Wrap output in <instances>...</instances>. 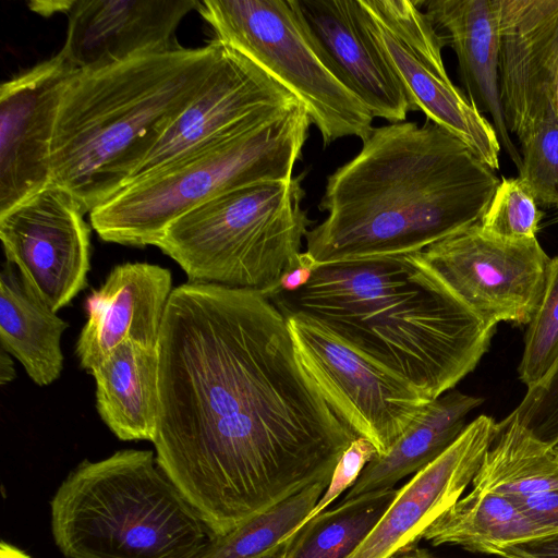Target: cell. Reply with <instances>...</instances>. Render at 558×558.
<instances>
[{"label": "cell", "instance_id": "6da1fadb", "mask_svg": "<svg viewBox=\"0 0 558 558\" xmlns=\"http://www.w3.org/2000/svg\"><path fill=\"white\" fill-rule=\"evenodd\" d=\"M157 352L156 460L214 537L330 478L357 437L260 292L174 288Z\"/></svg>", "mask_w": 558, "mask_h": 558}, {"label": "cell", "instance_id": "7a4b0ae2", "mask_svg": "<svg viewBox=\"0 0 558 558\" xmlns=\"http://www.w3.org/2000/svg\"><path fill=\"white\" fill-rule=\"evenodd\" d=\"M500 180L457 136L427 120L374 128L327 178L326 219L307 231L317 265L417 253L481 221Z\"/></svg>", "mask_w": 558, "mask_h": 558}, {"label": "cell", "instance_id": "3957f363", "mask_svg": "<svg viewBox=\"0 0 558 558\" xmlns=\"http://www.w3.org/2000/svg\"><path fill=\"white\" fill-rule=\"evenodd\" d=\"M268 299L283 316L316 320L429 401L475 368L495 331L422 252L320 264L303 288Z\"/></svg>", "mask_w": 558, "mask_h": 558}, {"label": "cell", "instance_id": "277c9868", "mask_svg": "<svg viewBox=\"0 0 558 558\" xmlns=\"http://www.w3.org/2000/svg\"><path fill=\"white\" fill-rule=\"evenodd\" d=\"M223 50L151 51L78 70L63 92L51 149V182L85 214L121 190L157 133L199 92Z\"/></svg>", "mask_w": 558, "mask_h": 558}, {"label": "cell", "instance_id": "5b68a950", "mask_svg": "<svg viewBox=\"0 0 558 558\" xmlns=\"http://www.w3.org/2000/svg\"><path fill=\"white\" fill-rule=\"evenodd\" d=\"M50 506L66 558H197L214 537L150 450L84 460Z\"/></svg>", "mask_w": 558, "mask_h": 558}, {"label": "cell", "instance_id": "8992f818", "mask_svg": "<svg viewBox=\"0 0 558 558\" xmlns=\"http://www.w3.org/2000/svg\"><path fill=\"white\" fill-rule=\"evenodd\" d=\"M312 124L299 102L238 135L123 186L90 213L106 242L157 246L168 226L227 192L289 181Z\"/></svg>", "mask_w": 558, "mask_h": 558}, {"label": "cell", "instance_id": "52a82bcc", "mask_svg": "<svg viewBox=\"0 0 558 558\" xmlns=\"http://www.w3.org/2000/svg\"><path fill=\"white\" fill-rule=\"evenodd\" d=\"M303 197L302 175L227 192L171 222L157 247L192 282L268 298L300 259L311 223Z\"/></svg>", "mask_w": 558, "mask_h": 558}, {"label": "cell", "instance_id": "ba28073f", "mask_svg": "<svg viewBox=\"0 0 558 558\" xmlns=\"http://www.w3.org/2000/svg\"><path fill=\"white\" fill-rule=\"evenodd\" d=\"M197 12L216 39L236 49L306 108L324 146L347 136L363 142L374 117L337 77L290 0H205Z\"/></svg>", "mask_w": 558, "mask_h": 558}, {"label": "cell", "instance_id": "9c48e42d", "mask_svg": "<svg viewBox=\"0 0 558 558\" xmlns=\"http://www.w3.org/2000/svg\"><path fill=\"white\" fill-rule=\"evenodd\" d=\"M284 317L298 359L329 407L377 456L387 453L430 401L316 320Z\"/></svg>", "mask_w": 558, "mask_h": 558}, {"label": "cell", "instance_id": "30bf717a", "mask_svg": "<svg viewBox=\"0 0 558 558\" xmlns=\"http://www.w3.org/2000/svg\"><path fill=\"white\" fill-rule=\"evenodd\" d=\"M366 23L408 90L416 111L444 128L493 170L499 169L496 130L449 78L445 41L418 0H360Z\"/></svg>", "mask_w": 558, "mask_h": 558}, {"label": "cell", "instance_id": "8fae6325", "mask_svg": "<svg viewBox=\"0 0 558 558\" xmlns=\"http://www.w3.org/2000/svg\"><path fill=\"white\" fill-rule=\"evenodd\" d=\"M299 102L254 61L223 44L199 92L157 133L124 186L216 146Z\"/></svg>", "mask_w": 558, "mask_h": 558}, {"label": "cell", "instance_id": "7c38bea8", "mask_svg": "<svg viewBox=\"0 0 558 558\" xmlns=\"http://www.w3.org/2000/svg\"><path fill=\"white\" fill-rule=\"evenodd\" d=\"M430 268L486 325H525L537 312L550 259L536 240H508L480 222L422 251Z\"/></svg>", "mask_w": 558, "mask_h": 558}, {"label": "cell", "instance_id": "4fadbf2b", "mask_svg": "<svg viewBox=\"0 0 558 558\" xmlns=\"http://www.w3.org/2000/svg\"><path fill=\"white\" fill-rule=\"evenodd\" d=\"M78 202L48 183L0 214V239L7 262L53 312L87 286L90 230Z\"/></svg>", "mask_w": 558, "mask_h": 558}, {"label": "cell", "instance_id": "5bb4252c", "mask_svg": "<svg viewBox=\"0 0 558 558\" xmlns=\"http://www.w3.org/2000/svg\"><path fill=\"white\" fill-rule=\"evenodd\" d=\"M78 70L59 51L0 87V214L51 182L60 101Z\"/></svg>", "mask_w": 558, "mask_h": 558}, {"label": "cell", "instance_id": "9a60e30c", "mask_svg": "<svg viewBox=\"0 0 558 558\" xmlns=\"http://www.w3.org/2000/svg\"><path fill=\"white\" fill-rule=\"evenodd\" d=\"M499 89L520 143L556 116L558 0H498Z\"/></svg>", "mask_w": 558, "mask_h": 558}, {"label": "cell", "instance_id": "2e32d148", "mask_svg": "<svg viewBox=\"0 0 558 558\" xmlns=\"http://www.w3.org/2000/svg\"><path fill=\"white\" fill-rule=\"evenodd\" d=\"M498 423L481 415L439 457L401 488L376 526L349 558H391L417 546L427 527L472 484Z\"/></svg>", "mask_w": 558, "mask_h": 558}, {"label": "cell", "instance_id": "e0dca14e", "mask_svg": "<svg viewBox=\"0 0 558 558\" xmlns=\"http://www.w3.org/2000/svg\"><path fill=\"white\" fill-rule=\"evenodd\" d=\"M340 82L374 118L403 122L416 108L372 34L360 0H290Z\"/></svg>", "mask_w": 558, "mask_h": 558}, {"label": "cell", "instance_id": "ac0fdd59", "mask_svg": "<svg viewBox=\"0 0 558 558\" xmlns=\"http://www.w3.org/2000/svg\"><path fill=\"white\" fill-rule=\"evenodd\" d=\"M197 0H71L62 54L95 70L177 45L181 21Z\"/></svg>", "mask_w": 558, "mask_h": 558}, {"label": "cell", "instance_id": "d6986e66", "mask_svg": "<svg viewBox=\"0 0 558 558\" xmlns=\"http://www.w3.org/2000/svg\"><path fill=\"white\" fill-rule=\"evenodd\" d=\"M171 293L167 268L142 262L116 266L86 298L87 318L75 344L81 367L89 373L126 340L157 348Z\"/></svg>", "mask_w": 558, "mask_h": 558}, {"label": "cell", "instance_id": "ffe728a7", "mask_svg": "<svg viewBox=\"0 0 558 558\" xmlns=\"http://www.w3.org/2000/svg\"><path fill=\"white\" fill-rule=\"evenodd\" d=\"M420 2L454 50L470 101L490 114L500 146L519 170L522 157L508 131L499 89L498 0Z\"/></svg>", "mask_w": 558, "mask_h": 558}, {"label": "cell", "instance_id": "44dd1931", "mask_svg": "<svg viewBox=\"0 0 558 558\" xmlns=\"http://www.w3.org/2000/svg\"><path fill=\"white\" fill-rule=\"evenodd\" d=\"M89 374L96 409L121 440L153 442L158 411V352L133 340L113 349Z\"/></svg>", "mask_w": 558, "mask_h": 558}, {"label": "cell", "instance_id": "7402d4cb", "mask_svg": "<svg viewBox=\"0 0 558 558\" xmlns=\"http://www.w3.org/2000/svg\"><path fill=\"white\" fill-rule=\"evenodd\" d=\"M482 401L456 389L430 401L387 453L376 454L366 464L343 501L393 488L402 477L430 463L458 439L468 414Z\"/></svg>", "mask_w": 558, "mask_h": 558}, {"label": "cell", "instance_id": "603a6c76", "mask_svg": "<svg viewBox=\"0 0 558 558\" xmlns=\"http://www.w3.org/2000/svg\"><path fill=\"white\" fill-rule=\"evenodd\" d=\"M68 326L7 262L0 275L1 348L21 363L38 386H48L61 375V339Z\"/></svg>", "mask_w": 558, "mask_h": 558}, {"label": "cell", "instance_id": "cb8c5ba5", "mask_svg": "<svg viewBox=\"0 0 558 558\" xmlns=\"http://www.w3.org/2000/svg\"><path fill=\"white\" fill-rule=\"evenodd\" d=\"M542 536L514 499L473 487L427 527L422 539L434 546L454 545L498 555L510 545Z\"/></svg>", "mask_w": 558, "mask_h": 558}, {"label": "cell", "instance_id": "d4e9b609", "mask_svg": "<svg viewBox=\"0 0 558 558\" xmlns=\"http://www.w3.org/2000/svg\"><path fill=\"white\" fill-rule=\"evenodd\" d=\"M472 487L520 499L558 487V453L513 415L498 423Z\"/></svg>", "mask_w": 558, "mask_h": 558}, {"label": "cell", "instance_id": "484cf974", "mask_svg": "<svg viewBox=\"0 0 558 558\" xmlns=\"http://www.w3.org/2000/svg\"><path fill=\"white\" fill-rule=\"evenodd\" d=\"M397 492L374 490L320 512L299 529L281 558H349L388 510Z\"/></svg>", "mask_w": 558, "mask_h": 558}, {"label": "cell", "instance_id": "4316f807", "mask_svg": "<svg viewBox=\"0 0 558 558\" xmlns=\"http://www.w3.org/2000/svg\"><path fill=\"white\" fill-rule=\"evenodd\" d=\"M329 481H317L229 533L213 537L197 558H281Z\"/></svg>", "mask_w": 558, "mask_h": 558}, {"label": "cell", "instance_id": "83f0119b", "mask_svg": "<svg viewBox=\"0 0 558 558\" xmlns=\"http://www.w3.org/2000/svg\"><path fill=\"white\" fill-rule=\"evenodd\" d=\"M558 362V255L550 259L541 305L525 335L519 365L522 383L532 389L543 383Z\"/></svg>", "mask_w": 558, "mask_h": 558}, {"label": "cell", "instance_id": "f1b7e54d", "mask_svg": "<svg viewBox=\"0 0 558 558\" xmlns=\"http://www.w3.org/2000/svg\"><path fill=\"white\" fill-rule=\"evenodd\" d=\"M543 213L519 178H502L480 225L493 235L508 240L536 238Z\"/></svg>", "mask_w": 558, "mask_h": 558}, {"label": "cell", "instance_id": "f546056e", "mask_svg": "<svg viewBox=\"0 0 558 558\" xmlns=\"http://www.w3.org/2000/svg\"><path fill=\"white\" fill-rule=\"evenodd\" d=\"M519 179L538 205L558 204V117L545 121L521 143Z\"/></svg>", "mask_w": 558, "mask_h": 558}, {"label": "cell", "instance_id": "4dcf8cb0", "mask_svg": "<svg viewBox=\"0 0 558 558\" xmlns=\"http://www.w3.org/2000/svg\"><path fill=\"white\" fill-rule=\"evenodd\" d=\"M511 415L537 439L550 446L558 440V362L543 383L527 389Z\"/></svg>", "mask_w": 558, "mask_h": 558}, {"label": "cell", "instance_id": "1f68e13d", "mask_svg": "<svg viewBox=\"0 0 558 558\" xmlns=\"http://www.w3.org/2000/svg\"><path fill=\"white\" fill-rule=\"evenodd\" d=\"M377 454L376 448L367 439L356 437L339 459L329 484L304 523L325 511L345 489H350L366 464ZM303 523V524H304ZM302 524V525H303Z\"/></svg>", "mask_w": 558, "mask_h": 558}, {"label": "cell", "instance_id": "d6a6232c", "mask_svg": "<svg viewBox=\"0 0 558 558\" xmlns=\"http://www.w3.org/2000/svg\"><path fill=\"white\" fill-rule=\"evenodd\" d=\"M514 500L534 521L543 536L558 533V487Z\"/></svg>", "mask_w": 558, "mask_h": 558}, {"label": "cell", "instance_id": "836d02e7", "mask_svg": "<svg viewBox=\"0 0 558 558\" xmlns=\"http://www.w3.org/2000/svg\"><path fill=\"white\" fill-rule=\"evenodd\" d=\"M501 558H558V533L510 545L498 554Z\"/></svg>", "mask_w": 558, "mask_h": 558}, {"label": "cell", "instance_id": "e575fe53", "mask_svg": "<svg viewBox=\"0 0 558 558\" xmlns=\"http://www.w3.org/2000/svg\"><path fill=\"white\" fill-rule=\"evenodd\" d=\"M317 266L306 252H302L299 262L281 276L276 290L269 296L279 292L292 293L303 288L311 280Z\"/></svg>", "mask_w": 558, "mask_h": 558}, {"label": "cell", "instance_id": "d590c367", "mask_svg": "<svg viewBox=\"0 0 558 558\" xmlns=\"http://www.w3.org/2000/svg\"><path fill=\"white\" fill-rule=\"evenodd\" d=\"M71 0H53V1H31L28 3L32 11L39 13L45 16H49L57 12L66 13Z\"/></svg>", "mask_w": 558, "mask_h": 558}, {"label": "cell", "instance_id": "8d00e7d4", "mask_svg": "<svg viewBox=\"0 0 558 558\" xmlns=\"http://www.w3.org/2000/svg\"><path fill=\"white\" fill-rule=\"evenodd\" d=\"M15 377L14 364L11 359V354H9L5 350L1 348L0 353V384L4 386L11 383Z\"/></svg>", "mask_w": 558, "mask_h": 558}, {"label": "cell", "instance_id": "74e56055", "mask_svg": "<svg viewBox=\"0 0 558 558\" xmlns=\"http://www.w3.org/2000/svg\"><path fill=\"white\" fill-rule=\"evenodd\" d=\"M0 558H31L21 549L2 541L0 545Z\"/></svg>", "mask_w": 558, "mask_h": 558}, {"label": "cell", "instance_id": "f35d334b", "mask_svg": "<svg viewBox=\"0 0 558 558\" xmlns=\"http://www.w3.org/2000/svg\"><path fill=\"white\" fill-rule=\"evenodd\" d=\"M391 558H433L428 553L417 546L396 554Z\"/></svg>", "mask_w": 558, "mask_h": 558}, {"label": "cell", "instance_id": "ab89813d", "mask_svg": "<svg viewBox=\"0 0 558 558\" xmlns=\"http://www.w3.org/2000/svg\"><path fill=\"white\" fill-rule=\"evenodd\" d=\"M555 112H556V116L558 117V83H557L556 96H555Z\"/></svg>", "mask_w": 558, "mask_h": 558}, {"label": "cell", "instance_id": "60d3db41", "mask_svg": "<svg viewBox=\"0 0 558 558\" xmlns=\"http://www.w3.org/2000/svg\"><path fill=\"white\" fill-rule=\"evenodd\" d=\"M551 446H553L554 450L558 453V440Z\"/></svg>", "mask_w": 558, "mask_h": 558}, {"label": "cell", "instance_id": "b9f144b4", "mask_svg": "<svg viewBox=\"0 0 558 558\" xmlns=\"http://www.w3.org/2000/svg\"><path fill=\"white\" fill-rule=\"evenodd\" d=\"M557 207H558V204H557Z\"/></svg>", "mask_w": 558, "mask_h": 558}, {"label": "cell", "instance_id": "7bdbcfd3", "mask_svg": "<svg viewBox=\"0 0 558 558\" xmlns=\"http://www.w3.org/2000/svg\"><path fill=\"white\" fill-rule=\"evenodd\" d=\"M433 558H435V557H433Z\"/></svg>", "mask_w": 558, "mask_h": 558}]
</instances>
